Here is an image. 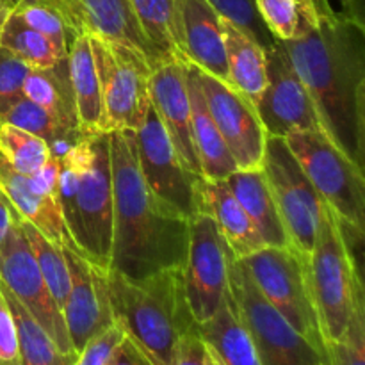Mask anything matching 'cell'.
Returning a JSON list of instances; mask_svg holds the SVG:
<instances>
[{
    "label": "cell",
    "mask_w": 365,
    "mask_h": 365,
    "mask_svg": "<svg viewBox=\"0 0 365 365\" xmlns=\"http://www.w3.org/2000/svg\"><path fill=\"white\" fill-rule=\"evenodd\" d=\"M309 91L324 134L365 166V27L362 20L303 11L298 36L280 41Z\"/></svg>",
    "instance_id": "obj_1"
},
{
    "label": "cell",
    "mask_w": 365,
    "mask_h": 365,
    "mask_svg": "<svg viewBox=\"0 0 365 365\" xmlns=\"http://www.w3.org/2000/svg\"><path fill=\"white\" fill-rule=\"evenodd\" d=\"M113 241L109 271L139 280L184 267L189 220L160 202L143 182L134 132H110Z\"/></svg>",
    "instance_id": "obj_2"
},
{
    "label": "cell",
    "mask_w": 365,
    "mask_h": 365,
    "mask_svg": "<svg viewBox=\"0 0 365 365\" xmlns=\"http://www.w3.org/2000/svg\"><path fill=\"white\" fill-rule=\"evenodd\" d=\"M57 198L81 255L109 269L113 241V171L107 132L86 134L61 159Z\"/></svg>",
    "instance_id": "obj_3"
},
{
    "label": "cell",
    "mask_w": 365,
    "mask_h": 365,
    "mask_svg": "<svg viewBox=\"0 0 365 365\" xmlns=\"http://www.w3.org/2000/svg\"><path fill=\"white\" fill-rule=\"evenodd\" d=\"M114 323L152 365H171L182 334L195 327L182 267L132 280L107 269Z\"/></svg>",
    "instance_id": "obj_4"
},
{
    "label": "cell",
    "mask_w": 365,
    "mask_h": 365,
    "mask_svg": "<svg viewBox=\"0 0 365 365\" xmlns=\"http://www.w3.org/2000/svg\"><path fill=\"white\" fill-rule=\"evenodd\" d=\"M307 274L323 342L339 341L348 328L356 298L364 292V282L341 221L323 200Z\"/></svg>",
    "instance_id": "obj_5"
},
{
    "label": "cell",
    "mask_w": 365,
    "mask_h": 365,
    "mask_svg": "<svg viewBox=\"0 0 365 365\" xmlns=\"http://www.w3.org/2000/svg\"><path fill=\"white\" fill-rule=\"evenodd\" d=\"M89 38L102 98L100 132L139 130L152 107V63L130 45Z\"/></svg>",
    "instance_id": "obj_6"
},
{
    "label": "cell",
    "mask_w": 365,
    "mask_h": 365,
    "mask_svg": "<svg viewBox=\"0 0 365 365\" xmlns=\"http://www.w3.org/2000/svg\"><path fill=\"white\" fill-rule=\"evenodd\" d=\"M289 148L317 196L334 209L344 227L364 234L365 178L364 170L353 163L323 130H296L285 135Z\"/></svg>",
    "instance_id": "obj_7"
},
{
    "label": "cell",
    "mask_w": 365,
    "mask_h": 365,
    "mask_svg": "<svg viewBox=\"0 0 365 365\" xmlns=\"http://www.w3.org/2000/svg\"><path fill=\"white\" fill-rule=\"evenodd\" d=\"M228 289L239 316L252 337L262 365H319L327 364L305 337L298 334L284 316L257 289L245 264L232 255L228 264Z\"/></svg>",
    "instance_id": "obj_8"
},
{
    "label": "cell",
    "mask_w": 365,
    "mask_h": 365,
    "mask_svg": "<svg viewBox=\"0 0 365 365\" xmlns=\"http://www.w3.org/2000/svg\"><path fill=\"white\" fill-rule=\"evenodd\" d=\"M248 269L253 284L264 298L305 337L321 355L327 356L319 321L310 292L307 262L291 246H266L246 259H239Z\"/></svg>",
    "instance_id": "obj_9"
},
{
    "label": "cell",
    "mask_w": 365,
    "mask_h": 365,
    "mask_svg": "<svg viewBox=\"0 0 365 365\" xmlns=\"http://www.w3.org/2000/svg\"><path fill=\"white\" fill-rule=\"evenodd\" d=\"M262 171L291 246L309 260L321 216V198L289 148L285 138L267 135Z\"/></svg>",
    "instance_id": "obj_10"
},
{
    "label": "cell",
    "mask_w": 365,
    "mask_h": 365,
    "mask_svg": "<svg viewBox=\"0 0 365 365\" xmlns=\"http://www.w3.org/2000/svg\"><path fill=\"white\" fill-rule=\"evenodd\" d=\"M232 250L221 237L214 221L196 212L189 220V242L185 253L184 287L189 310L196 324L214 316L228 291V264Z\"/></svg>",
    "instance_id": "obj_11"
},
{
    "label": "cell",
    "mask_w": 365,
    "mask_h": 365,
    "mask_svg": "<svg viewBox=\"0 0 365 365\" xmlns=\"http://www.w3.org/2000/svg\"><path fill=\"white\" fill-rule=\"evenodd\" d=\"M0 280L31 312V316L45 328L61 351L75 353L68 337L63 312L53 302L39 273L31 245L25 237L20 214L14 217L6 237L0 242Z\"/></svg>",
    "instance_id": "obj_12"
},
{
    "label": "cell",
    "mask_w": 365,
    "mask_h": 365,
    "mask_svg": "<svg viewBox=\"0 0 365 365\" xmlns=\"http://www.w3.org/2000/svg\"><path fill=\"white\" fill-rule=\"evenodd\" d=\"M134 138L139 173L146 187L160 202L191 220L196 214L195 189L200 175L192 173L180 159L153 107Z\"/></svg>",
    "instance_id": "obj_13"
},
{
    "label": "cell",
    "mask_w": 365,
    "mask_h": 365,
    "mask_svg": "<svg viewBox=\"0 0 365 365\" xmlns=\"http://www.w3.org/2000/svg\"><path fill=\"white\" fill-rule=\"evenodd\" d=\"M198 77L207 109L230 150L237 170L262 168L267 134L252 100L205 71L198 70Z\"/></svg>",
    "instance_id": "obj_14"
},
{
    "label": "cell",
    "mask_w": 365,
    "mask_h": 365,
    "mask_svg": "<svg viewBox=\"0 0 365 365\" xmlns=\"http://www.w3.org/2000/svg\"><path fill=\"white\" fill-rule=\"evenodd\" d=\"M266 57L267 86L257 103L266 134L285 138L296 130H319L321 123L312 98L278 39L266 50Z\"/></svg>",
    "instance_id": "obj_15"
},
{
    "label": "cell",
    "mask_w": 365,
    "mask_h": 365,
    "mask_svg": "<svg viewBox=\"0 0 365 365\" xmlns=\"http://www.w3.org/2000/svg\"><path fill=\"white\" fill-rule=\"evenodd\" d=\"M70 269V292L63 307L68 337L75 353L89 339L114 324L109 302L107 269L89 262L73 248H63Z\"/></svg>",
    "instance_id": "obj_16"
},
{
    "label": "cell",
    "mask_w": 365,
    "mask_h": 365,
    "mask_svg": "<svg viewBox=\"0 0 365 365\" xmlns=\"http://www.w3.org/2000/svg\"><path fill=\"white\" fill-rule=\"evenodd\" d=\"M171 38L180 59L228 84L223 16L209 0H171Z\"/></svg>",
    "instance_id": "obj_17"
},
{
    "label": "cell",
    "mask_w": 365,
    "mask_h": 365,
    "mask_svg": "<svg viewBox=\"0 0 365 365\" xmlns=\"http://www.w3.org/2000/svg\"><path fill=\"white\" fill-rule=\"evenodd\" d=\"M153 110L166 128L175 150L192 173L200 175L195 139L191 128V102H189L185 63L178 56L166 57L152 64Z\"/></svg>",
    "instance_id": "obj_18"
},
{
    "label": "cell",
    "mask_w": 365,
    "mask_h": 365,
    "mask_svg": "<svg viewBox=\"0 0 365 365\" xmlns=\"http://www.w3.org/2000/svg\"><path fill=\"white\" fill-rule=\"evenodd\" d=\"M196 212L214 221L221 237L237 259H246L266 248L252 220L225 180H207L200 177L195 189Z\"/></svg>",
    "instance_id": "obj_19"
},
{
    "label": "cell",
    "mask_w": 365,
    "mask_h": 365,
    "mask_svg": "<svg viewBox=\"0 0 365 365\" xmlns=\"http://www.w3.org/2000/svg\"><path fill=\"white\" fill-rule=\"evenodd\" d=\"M66 4L77 34L86 32L109 41L125 43L141 50L152 64L160 61L143 34L130 0H66Z\"/></svg>",
    "instance_id": "obj_20"
},
{
    "label": "cell",
    "mask_w": 365,
    "mask_h": 365,
    "mask_svg": "<svg viewBox=\"0 0 365 365\" xmlns=\"http://www.w3.org/2000/svg\"><path fill=\"white\" fill-rule=\"evenodd\" d=\"M0 189L9 198L21 220L31 223L39 234L61 248H75L64 225L57 196H41L29 185L27 175H21L0 155Z\"/></svg>",
    "instance_id": "obj_21"
},
{
    "label": "cell",
    "mask_w": 365,
    "mask_h": 365,
    "mask_svg": "<svg viewBox=\"0 0 365 365\" xmlns=\"http://www.w3.org/2000/svg\"><path fill=\"white\" fill-rule=\"evenodd\" d=\"M184 61V59H182ZM185 63V77H187L189 102H191V128L195 139L196 157H198L200 173L207 180H225L230 173L237 170L230 150L225 145L209 109L203 98L200 86L198 68Z\"/></svg>",
    "instance_id": "obj_22"
},
{
    "label": "cell",
    "mask_w": 365,
    "mask_h": 365,
    "mask_svg": "<svg viewBox=\"0 0 365 365\" xmlns=\"http://www.w3.org/2000/svg\"><path fill=\"white\" fill-rule=\"evenodd\" d=\"M227 185L257 228L266 246H291L289 235L282 223L271 189L262 168L259 170H235L225 178ZM292 248V246H291Z\"/></svg>",
    "instance_id": "obj_23"
},
{
    "label": "cell",
    "mask_w": 365,
    "mask_h": 365,
    "mask_svg": "<svg viewBox=\"0 0 365 365\" xmlns=\"http://www.w3.org/2000/svg\"><path fill=\"white\" fill-rule=\"evenodd\" d=\"M196 328L221 365H262L230 289L225 292L214 316L207 323L196 324Z\"/></svg>",
    "instance_id": "obj_24"
},
{
    "label": "cell",
    "mask_w": 365,
    "mask_h": 365,
    "mask_svg": "<svg viewBox=\"0 0 365 365\" xmlns=\"http://www.w3.org/2000/svg\"><path fill=\"white\" fill-rule=\"evenodd\" d=\"M228 84L257 107L267 86L266 50L242 29L223 18Z\"/></svg>",
    "instance_id": "obj_25"
},
{
    "label": "cell",
    "mask_w": 365,
    "mask_h": 365,
    "mask_svg": "<svg viewBox=\"0 0 365 365\" xmlns=\"http://www.w3.org/2000/svg\"><path fill=\"white\" fill-rule=\"evenodd\" d=\"M68 75H70L78 127L86 134L100 132V121H102L100 82L95 57H93L91 38L86 32L78 34L68 50Z\"/></svg>",
    "instance_id": "obj_26"
},
{
    "label": "cell",
    "mask_w": 365,
    "mask_h": 365,
    "mask_svg": "<svg viewBox=\"0 0 365 365\" xmlns=\"http://www.w3.org/2000/svg\"><path fill=\"white\" fill-rule=\"evenodd\" d=\"M0 289L9 305L14 327H16L20 365H73L77 360V353L61 351L56 342L46 334L45 328L14 298L13 292L2 284V280H0Z\"/></svg>",
    "instance_id": "obj_27"
},
{
    "label": "cell",
    "mask_w": 365,
    "mask_h": 365,
    "mask_svg": "<svg viewBox=\"0 0 365 365\" xmlns=\"http://www.w3.org/2000/svg\"><path fill=\"white\" fill-rule=\"evenodd\" d=\"M21 95L53 113L70 127L81 128L68 75V57L52 68H31L25 77Z\"/></svg>",
    "instance_id": "obj_28"
},
{
    "label": "cell",
    "mask_w": 365,
    "mask_h": 365,
    "mask_svg": "<svg viewBox=\"0 0 365 365\" xmlns=\"http://www.w3.org/2000/svg\"><path fill=\"white\" fill-rule=\"evenodd\" d=\"M0 46L11 50L31 68H52L68 57V52L29 27L13 11L0 32Z\"/></svg>",
    "instance_id": "obj_29"
},
{
    "label": "cell",
    "mask_w": 365,
    "mask_h": 365,
    "mask_svg": "<svg viewBox=\"0 0 365 365\" xmlns=\"http://www.w3.org/2000/svg\"><path fill=\"white\" fill-rule=\"evenodd\" d=\"M21 228H24L25 237H27L32 253H34L39 273H41L46 287H48L53 302L57 303V307H59L61 312H63L68 292H70V269H68V262L66 257H64L63 248L53 245L52 241H48L45 235L39 234V232L25 220H21Z\"/></svg>",
    "instance_id": "obj_30"
},
{
    "label": "cell",
    "mask_w": 365,
    "mask_h": 365,
    "mask_svg": "<svg viewBox=\"0 0 365 365\" xmlns=\"http://www.w3.org/2000/svg\"><path fill=\"white\" fill-rule=\"evenodd\" d=\"M2 123L13 125V127L21 128V130L31 132V134L45 139L46 145L57 141V139H64L68 135L82 132L81 128L70 127L68 123H64L56 114L43 109L38 103L31 102L24 95L14 100V102H11L0 113V125Z\"/></svg>",
    "instance_id": "obj_31"
},
{
    "label": "cell",
    "mask_w": 365,
    "mask_h": 365,
    "mask_svg": "<svg viewBox=\"0 0 365 365\" xmlns=\"http://www.w3.org/2000/svg\"><path fill=\"white\" fill-rule=\"evenodd\" d=\"M0 155L11 164L14 171L29 177L46 163L50 150L45 139L13 125L2 123L0 125Z\"/></svg>",
    "instance_id": "obj_32"
},
{
    "label": "cell",
    "mask_w": 365,
    "mask_h": 365,
    "mask_svg": "<svg viewBox=\"0 0 365 365\" xmlns=\"http://www.w3.org/2000/svg\"><path fill=\"white\" fill-rule=\"evenodd\" d=\"M130 6L159 59L177 56L171 38V0H130Z\"/></svg>",
    "instance_id": "obj_33"
},
{
    "label": "cell",
    "mask_w": 365,
    "mask_h": 365,
    "mask_svg": "<svg viewBox=\"0 0 365 365\" xmlns=\"http://www.w3.org/2000/svg\"><path fill=\"white\" fill-rule=\"evenodd\" d=\"M324 351L327 365H365V291L356 298L344 335L324 344Z\"/></svg>",
    "instance_id": "obj_34"
},
{
    "label": "cell",
    "mask_w": 365,
    "mask_h": 365,
    "mask_svg": "<svg viewBox=\"0 0 365 365\" xmlns=\"http://www.w3.org/2000/svg\"><path fill=\"white\" fill-rule=\"evenodd\" d=\"M255 7L274 39L291 41L298 36L303 11L314 6L309 0H255Z\"/></svg>",
    "instance_id": "obj_35"
},
{
    "label": "cell",
    "mask_w": 365,
    "mask_h": 365,
    "mask_svg": "<svg viewBox=\"0 0 365 365\" xmlns=\"http://www.w3.org/2000/svg\"><path fill=\"white\" fill-rule=\"evenodd\" d=\"M13 13L20 18L21 21L29 25L31 29L38 31L39 34L45 36L46 39L59 46L61 50L68 52L77 38V32L66 24L63 14L57 13L56 9L46 6H39V4H20L13 9Z\"/></svg>",
    "instance_id": "obj_36"
},
{
    "label": "cell",
    "mask_w": 365,
    "mask_h": 365,
    "mask_svg": "<svg viewBox=\"0 0 365 365\" xmlns=\"http://www.w3.org/2000/svg\"><path fill=\"white\" fill-rule=\"evenodd\" d=\"M209 2L221 16L257 39L264 50H269L277 43L257 13L255 0H209Z\"/></svg>",
    "instance_id": "obj_37"
},
{
    "label": "cell",
    "mask_w": 365,
    "mask_h": 365,
    "mask_svg": "<svg viewBox=\"0 0 365 365\" xmlns=\"http://www.w3.org/2000/svg\"><path fill=\"white\" fill-rule=\"evenodd\" d=\"M125 337L127 335L120 324H110L109 328L86 342L84 348L77 353L73 365H110Z\"/></svg>",
    "instance_id": "obj_38"
},
{
    "label": "cell",
    "mask_w": 365,
    "mask_h": 365,
    "mask_svg": "<svg viewBox=\"0 0 365 365\" xmlns=\"http://www.w3.org/2000/svg\"><path fill=\"white\" fill-rule=\"evenodd\" d=\"M31 71L25 61L14 56L11 50L0 46V113L21 96L25 77Z\"/></svg>",
    "instance_id": "obj_39"
},
{
    "label": "cell",
    "mask_w": 365,
    "mask_h": 365,
    "mask_svg": "<svg viewBox=\"0 0 365 365\" xmlns=\"http://www.w3.org/2000/svg\"><path fill=\"white\" fill-rule=\"evenodd\" d=\"M207 356L209 349L195 324L178 339L171 365H207Z\"/></svg>",
    "instance_id": "obj_40"
},
{
    "label": "cell",
    "mask_w": 365,
    "mask_h": 365,
    "mask_svg": "<svg viewBox=\"0 0 365 365\" xmlns=\"http://www.w3.org/2000/svg\"><path fill=\"white\" fill-rule=\"evenodd\" d=\"M0 365H20L16 327L2 289H0Z\"/></svg>",
    "instance_id": "obj_41"
},
{
    "label": "cell",
    "mask_w": 365,
    "mask_h": 365,
    "mask_svg": "<svg viewBox=\"0 0 365 365\" xmlns=\"http://www.w3.org/2000/svg\"><path fill=\"white\" fill-rule=\"evenodd\" d=\"M61 160L56 157H48L46 163L29 175V185L34 192L41 196H57V182H59Z\"/></svg>",
    "instance_id": "obj_42"
},
{
    "label": "cell",
    "mask_w": 365,
    "mask_h": 365,
    "mask_svg": "<svg viewBox=\"0 0 365 365\" xmlns=\"http://www.w3.org/2000/svg\"><path fill=\"white\" fill-rule=\"evenodd\" d=\"M110 365H152V364H150L148 360H146V356L143 355V353L139 351V349L135 348L127 337H125V341L121 342L120 349H118L116 355H114Z\"/></svg>",
    "instance_id": "obj_43"
},
{
    "label": "cell",
    "mask_w": 365,
    "mask_h": 365,
    "mask_svg": "<svg viewBox=\"0 0 365 365\" xmlns=\"http://www.w3.org/2000/svg\"><path fill=\"white\" fill-rule=\"evenodd\" d=\"M6 2H7V6L11 7V9H14V7L20 6V4H39V6L52 7V9H56L57 13L63 14V18H64V20H66V24L70 25V27L75 31L73 21H71L70 9H68L66 0H6ZM75 32H77V31H75Z\"/></svg>",
    "instance_id": "obj_44"
},
{
    "label": "cell",
    "mask_w": 365,
    "mask_h": 365,
    "mask_svg": "<svg viewBox=\"0 0 365 365\" xmlns=\"http://www.w3.org/2000/svg\"><path fill=\"white\" fill-rule=\"evenodd\" d=\"M16 216H18L16 209H14L13 203L9 202V198H7V196L4 195L2 189H0V242L4 241L11 223H13Z\"/></svg>",
    "instance_id": "obj_45"
},
{
    "label": "cell",
    "mask_w": 365,
    "mask_h": 365,
    "mask_svg": "<svg viewBox=\"0 0 365 365\" xmlns=\"http://www.w3.org/2000/svg\"><path fill=\"white\" fill-rule=\"evenodd\" d=\"M341 4H342V13H344L346 16L362 20V14H360V0H341Z\"/></svg>",
    "instance_id": "obj_46"
},
{
    "label": "cell",
    "mask_w": 365,
    "mask_h": 365,
    "mask_svg": "<svg viewBox=\"0 0 365 365\" xmlns=\"http://www.w3.org/2000/svg\"><path fill=\"white\" fill-rule=\"evenodd\" d=\"M309 2L312 4L314 9H316V13L319 14V16H334L335 14L330 0H309Z\"/></svg>",
    "instance_id": "obj_47"
},
{
    "label": "cell",
    "mask_w": 365,
    "mask_h": 365,
    "mask_svg": "<svg viewBox=\"0 0 365 365\" xmlns=\"http://www.w3.org/2000/svg\"><path fill=\"white\" fill-rule=\"evenodd\" d=\"M11 11H13V9L7 6L6 0H0V32H2L4 25H6V21H7V18H9Z\"/></svg>",
    "instance_id": "obj_48"
},
{
    "label": "cell",
    "mask_w": 365,
    "mask_h": 365,
    "mask_svg": "<svg viewBox=\"0 0 365 365\" xmlns=\"http://www.w3.org/2000/svg\"><path fill=\"white\" fill-rule=\"evenodd\" d=\"M207 349H209V348H207ZM207 365H221V364L217 362V360H216V356H214L212 353L209 351V356H207Z\"/></svg>",
    "instance_id": "obj_49"
},
{
    "label": "cell",
    "mask_w": 365,
    "mask_h": 365,
    "mask_svg": "<svg viewBox=\"0 0 365 365\" xmlns=\"http://www.w3.org/2000/svg\"><path fill=\"white\" fill-rule=\"evenodd\" d=\"M319 365H327V364H319Z\"/></svg>",
    "instance_id": "obj_50"
}]
</instances>
